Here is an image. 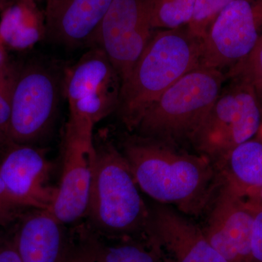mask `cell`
<instances>
[{"instance_id":"cell-6","label":"cell","mask_w":262,"mask_h":262,"mask_svg":"<svg viewBox=\"0 0 262 262\" xmlns=\"http://www.w3.org/2000/svg\"><path fill=\"white\" fill-rule=\"evenodd\" d=\"M261 113L256 91L236 82L215 101L192 140L204 156L219 160L259 130Z\"/></svg>"},{"instance_id":"cell-4","label":"cell","mask_w":262,"mask_h":262,"mask_svg":"<svg viewBox=\"0 0 262 262\" xmlns=\"http://www.w3.org/2000/svg\"><path fill=\"white\" fill-rule=\"evenodd\" d=\"M222 71L199 67L168 88L136 127L145 136L192 139L222 93Z\"/></svg>"},{"instance_id":"cell-3","label":"cell","mask_w":262,"mask_h":262,"mask_svg":"<svg viewBox=\"0 0 262 262\" xmlns=\"http://www.w3.org/2000/svg\"><path fill=\"white\" fill-rule=\"evenodd\" d=\"M91 230L103 237L149 229L151 213L126 158L110 143L96 145L89 207Z\"/></svg>"},{"instance_id":"cell-1","label":"cell","mask_w":262,"mask_h":262,"mask_svg":"<svg viewBox=\"0 0 262 262\" xmlns=\"http://www.w3.org/2000/svg\"><path fill=\"white\" fill-rule=\"evenodd\" d=\"M124 156L139 189L162 204L198 213L213 190L215 171L206 156L179 154L145 141L127 143Z\"/></svg>"},{"instance_id":"cell-20","label":"cell","mask_w":262,"mask_h":262,"mask_svg":"<svg viewBox=\"0 0 262 262\" xmlns=\"http://www.w3.org/2000/svg\"><path fill=\"white\" fill-rule=\"evenodd\" d=\"M195 0H154L151 27L173 29L187 26L192 16Z\"/></svg>"},{"instance_id":"cell-19","label":"cell","mask_w":262,"mask_h":262,"mask_svg":"<svg viewBox=\"0 0 262 262\" xmlns=\"http://www.w3.org/2000/svg\"><path fill=\"white\" fill-rule=\"evenodd\" d=\"M20 66L7 59L0 66V152L11 141L9 130L13 91Z\"/></svg>"},{"instance_id":"cell-5","label":"cell","mask_w":262,"mask_h":262,"mask_svg":"<svg viewBox=\"0 0 262 262\" xmlns=\"http://www.w3.org/2000/svg\"><path fill=\"white\" fill-rule=\"evenodd\" d=\"M121 80L108 56L101 48H93L65 74L68 122L94 128L118 107Z\"/></svg>"},{"instance_id":"cell-21","label":"cell","mask_w":262,"mask_h":262,"mask_svg":"<svg viewBox=\"0 0 262 262\" xmlns=\"http://www.w3.org/2000/svg\"><path fill=\"white\" fill-rule=\"evenodd\" d=\"M229 77L262 92V34L247 56L230 67Z\"/></svg>"},{"instance_id":"cell-26","label":"cell","mask_w":262,"mask_h":262,"mask_svg":"<svg viewBox=\"0 0 262 262\" xmlns=\"http://www.w3.org/2000/svg\"><path fill=\"white\" fill-rule=\"evenodd\" d=\"M66 262H95L80 245H73Z\"/></svg>"},{"instance_id":"cell-31","label":"cell","mask_w":262,"mask_h":262,"mask_svg":"<svg viewBox=\"0 0 262 262\" xmlns=\"http://www.w3.org/2000/svg\"><path fill=\"white\" fill-rule=\"evenodd\" d=\"M0 1H1V0H0Z\"/></svg>"},{"instance_id":"cell-9","label":"cell","mask_w":262,"mask_h":262,"mask_svg":"<svg viewBox=\"0 0 262 262\" xmlns=\"http://www.w3.org/2000/svg\"><path fill=\"white\" fill-rule=\"evenodd\" d=\"M262 34V0H233L202 40L200 66L222 70L247 56Z\"/></svg>"},{"instance_id":"cell-15","label":"cell","mask_w":262,"mask_h":262,"mask_svg":"<svg viewBox=\"0 0 262 262\" xmlns=\"http://www.w3.org/2000/svg\"><path fill=\"white\" fill-rule=\"evenodd\" d=\"M223 185L246 198L262 187V143L249 140L216 162Z\"/></svg>"},{"instance_id":"cell-29","label":"cell","mask_w":262,"mask_h":262,"mask_svg":"<svg viewBox=\"0 0 262 262\" xmlns=\"http://www.w3.org/2000/svg\"><path fill=\"white\" fill-rule=\"evenodd\" d=\"M3 0H1L0 1V6H1L2 3H3ZM15 1H23L27 2V3H35V0H15Z\"/></svg>"},{"instance_id":"cell-17","label":"cell","mask_w":262,"mask_h":262,"mask_svg":"<svg viewBox=\"0 0 262 262\" xmlns=\"http://www.w3.org/2000/svg\"><path fill=\"white\" fill-rule=\"evenodd\" d=\"M161 237L173 246L179 262H229L212 247L198 227L179 213L164 222Z\"/></svg>"},{"instance_id":"cell-18","label":"cell","mask_w":262,"mask_h":262,"mask_svg":"<svg viewBox=\"0 0 262 262\" xmlns=\"http://www.w3.org/2000/svg\"><path fill=\"white\" fill-rule=\"evenodd\" d=\"M78 244L95 262H155L152 254L139 245L110 244L91 229L80 231Z\"/></svg>"},{"instance_id":"cell-10","label":"cell","mask_w":262,"mask_h":262,"mask_svg":"<svg viewBox=\"0 0 262 262\" xmlns=\"http://www.w3.org/2000/svg\"><path fill=\"white\" fill-rule=\"evenodd\" d=\"M0 178L24 208L49 210L57 188L49 184L52 163L40 149L11 142L1 151Z\"/></svg>"},{"instance_id":"cell-12","label":"cell","mask_w":262,"mask_h":262,"mask_svg":"<svg viewBox=\"0 0 262 262\" xmlns=\"http://www.w3.org/2000/svg\"><path fill=\"white\" fill-rule=\"evenodd\" d=\"M95 160L96 144L64 141L61 180L48 210L63 225L87 213Z\"/></svg>"},{"instance_id":"cell-27","label":"cell","mask_w":262,"mask_h":262,"mask_svg":"<svg viewBox=\"0 0 262 262\" xmlns=\"http://www.w3.org/2000/svg\"><path fill=\"white\" fill-rule=\"evenodd\" d=\"M248 201L251 202L256 206L262 207V187L258 189L256 192L253 193L251 195L246 198Z\"/></svg>"},{"instance_id":"cell-30","label":"cell","mask_w":262,"mask_h":262,"mask_svg":"<svg viewBox=\"0 0 262 262\" xmlns=\"http://www.w3.org/2000/svg\"><path fill=\"white\" fill-rule=\"evenodd\" d=\"M259 130H260V134H261V136L262 138V123L261 124V125H260Z\"/></svg>"},{"instance_id":"cell-23","label":"cell","mask_w":262,"mask_h":262,"mask_svg":"<svg viewBox=\"0 0 262 262\" xmlns=\"http://www.w3.org/2000/svg\"><path fill=\"white\" fill-rule=\"evenodd\" d=\"M23 208L10 195L0 178V225H6L14 220Z\"/></svg>"},{"instance_id":"cell-16","label":"cell","mask_w":262,"mask_h":262,"mask_svg":"<svg viewBox=\"0 0 262 262\" xmlns=\"http://www.w3.org/2000/svg\"><path fill=\"white\" fill-rule=\"evenodd\" d=\"M0 20V42L5 48L25 50L46 37L45 18L35 3L15 1L5 7Z\"/></svg>"},{"instance_id":"cell-28","label":"cell","mask_w":262,"mask_h":262,"mask_svg":"<svg viewBox=\"0 0 262 262\" xmlns=\"http://www.w3.org/2000/svg\"><path fill=\"white\" fill-rule=\"evenodd\" d=\"M5 48L3 46V43L0 42V66L3 64V62L8 59L6 56V52H5Z\"/></svg>"},{"instance_id":"cell-11","label":"cell","mask_w":262,"mask_h":262,"mask_svg":"<svg viewBox=\"0 0 262 262\" xmlns=\"http://www.w3.org/2000/svg\"><path fill=\"white\" fill-rule=\"evenodd\" d=\"M206 229V239L229 262H251L256 206L222 185Z\"/></svg>"},{"instance_id":"cell-8","label":"cell","mask_w":262,"mask_h":262,"mask_svg":"<svg viewBox=\"0 0 262 262\" xmlns=\"http://www.w3.org/2000/svg\"><path fill=\"white\" fill-rule=\"evenodd\" d=\"M59 101L56 76L38 63L20 67L12 101L11 142L31 144L51 128Z\"/></svg>"},{"instance_id":"cell-22","label":"cell","mask_w":262,"mask_h":262,"mask_svg":"<svg viewBox=\"0 0 262 262\" xmlns=\"http://www.w3.org/2000/svg\"><path fill=\"white\" fill-rule=\"evenodd\" d=\"M233 0H195L187 27L192 35L203 40L215 20Z\"/></svg>"},{"instance_id":"cell-2","label":"cell","mask_w":262,"mask_h":262,"mask_svg":"<svg viewBox=\"0 0 262 262\" xmlns=\"http://www.w3.org/2000/svg\"><path fill=\"white\" fill-rule=\"evenodd\" d=\"M202 40L187 26L152 34L130 75L121 84L124 123L136 128L148 108L183 76L200 66Z\"/></svg>"},{"instance_id":"cell-32","label":"cell","mask_w":262,"mask_h":262,"mask_svg":"<svg viewBox=\"0 0 262 262\" xmlns=\"http://www.w3.org/2000/svg\"><path fill=\"white\" fill-rule=\"evenodd\" d=\"M0 245H1V244H0Z\"/></svg>"},{"instance_id":"cell-13","label":"cell","mask_w":262,"mask_h":262,"mask_svg":"<svg viewBox=\"0 0 262 262\" xmlns=\"http://www.w3.org/2000/svg\"><path fill=\"white\" fill-rule=\"evenodd\" d=\"M113 0H47L46 36L69 48L92 44Z\"/></svg>"},{"instance_id":"cell-24","label":"cell","mask_w":262,"mask_h":262,"mask_svg":"<svg viewBox=\"0 0 262 262\" xmlns=\"http://www.w3.org/2000/svg\"><path fill=\"white\" fill-rule=\"evenodd\" d=\"M254 206L256 213L251 236V262H262V207Z\"/></svg>"},{"instance_id":"cell-25","label":"cell","mask_w":262,"mask_h":262,"mask_svg":"<svg viewBox=\"0 0 262 262\" xmlns=\"http://www.w3.org/2000/svg\"><path fill=\"white\" fill-rule=\"evenodd\" d=\"M0 262H22L13 241L0 245Z\"/></svg>"},{"instance_id":"cell-7","label":"cell","mask_w":262,"mask_h":262,"mask_svg":"<svg viewBox=\"0 0 262 262\" xmlns=\"http://www.w3.org/2000/svg\"><path fill=\"white\" fill-rule=\"evenodd\" d=\"M154 0H113L94 46L108 56L122 82L126 80L152 36Z\"/></svg>"},{"instance_id":"cell-14","label":"cell","mask_w":262,"mask_h":262,"mask_svg":"<svg viewBox=\"0 0 262 262\" xmlns=\"http://www.w3.org/2000/svg\"><path fill=\"white\" fill-rule=\"evenodd\" d=\"M48 210H37L20 224L13 242L22 262H66L73 244Z\"/></svg>"}]
</instances>
